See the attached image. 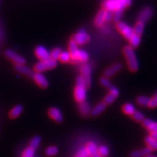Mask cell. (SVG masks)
<instances>
[{"mask_svg":"<svg viewBox=\"0 0 157 157\" xmlns=\"http://www.w3.org/2000/svg\"><path fill=\"white\" fill-rule=\"evenodd\" d=\"M150 98L145 95H140L137 98V103L141 106H148Z\"/></svg>","mask_w":157,"mask_h":157,"instance_id":"obj_28","label":"cell"},{"mask_svg":"<svg viewBox=\"0 0 157 157\" xmlns=\"http://www.w3.org/2000/svg\"><path fill=\"white\" fill-rule=\"evenodd\" d=\"M48 115L51 119H52L57 122H61L63 120V116L60 109L58 108H50L48 111Z\"/></svg>","mask_w":157,"mask_h":157,"instance_id":"obj_13","label":"cell"},{"mask_svg":"<svg viewBox=\"0 0 157 157\" xmlns=\"http://www.w3.org/2000/svg\"><path fill=\"white\" fill-rule=\"evenodd\" d=\"M148 107L151 109H155L157 107V93L151 98H150Z\"/></svg>","mask_w":157,"mask_h":157,"instance_id":"obj_38","label":"cell"},{"mask_svg":"<svg viewBox=\"0 0 157 157\" xmlns=\"http://www.w3.org/2000/svg\"><path fill=\"white\" fill-rule=\"evenodd\" d=\"M109 154V149L107 146H101L98 148V154L102 157H106Z\"/></svg>","mask_w":157,"mask_h":157,"instance_id":"obj_34","label":"cell"},{"mask_svg":"<svg viewBox=\"0 0 157 157\" xmlns=\"http://www.w3.org/2000/svg\"><path fill=\"white\" fill-rule=\"evenodd\" d=\"M124 5L125 7H129V6L131 5V4H132V0H122Z\"/></svg>","mask_w":157,"mask_h":157,"instance_id":"obj_43","label":"cell"},{"mask_svg":"<svg viewBox=\"0 0 157 157\" xmlns=\"http://www.w3.org/2000/svg\"><path fill=\"white\" fill-rule=\"evenodd\" d=\"M146 157H157V156H156V155L150 154V155H148V156H146Z\"/></svg>","mask_w":157,"mask_h":157,"instance_id":"obj_46","label":"cell"},{"mask_svg":"<svg viewBox=\"0 0 157 157\" xmlns=\"http://www.w3.org/2000/svg\"><path fill=\"white\" fill-rule=\"evenodd\" d=\"M58 63L57 60H53L52 58H49L45 60H40L38 63H36L34 66V70L37 73H42L45 71L53 69L57 66Z\"/></svg>","mask_w":157,"mask_h":157,"instance_id":"obj_3","label":"cell"},{"mask_svg":"<svg viewBox=\"0 0 157 157\" xmlns=\"http://www.w3.org/2000/svg\"><path fill=\"white\" fill-rule=\"evenodd\" d=\"M103 7L105 10L114 13L117 10H124L125 6L122 0H105L103 4Z\"/></svg>","mask_w":157,"mask_h":157,"instance_id":"obj_4","label":"cell"},{"mask_svg":"<svg viewBox=\"0 0 157 157\" xmlns=\"http://www.w3.org/2000/svg\"><path fill=\"white\" fill-rule=\"evenodd\" d=\"M122 111L125 114L132 116L136 110H135V108L133 104L130 103H127L123 105Z\"/></svg>","mask_w":157,"mask_h":157,"instance_id":"obj_25","label":"cell"},{"mask_svg":"<svg viewBox=\"0 0 157 157\" xmlns=\"http://www.w3.org/2000/svg\"><path fill=\"white\" fill-rule=\"evenodd\" d=\"M34 154L35 150L30 148V147H28L22 152L21 157H34Z\"/></svg>","mask_w":157,"mask_h":157,"instance_id":"obj_35","label":"cell"},{"mask_svg":"<svg viewBox=\"0 0 157 157\" xmlns=\"http://www.w3.org/2000/svg\"><path fill=\"white\" fill-rule=\"evenodd\" d=\"M105 10L102 9L98 13V14L96 15L95 21H94V23H95V25L98 27H101L103 26L104 24H105Z\"/></svg>","mask_w":157,"mask_h":157,"instance_id":"obj_16","label":"cell"},{"mask_svg":"<svg viewBox=\"0 0 157 157\" xmlns=\"http://www.w3.org/2000/svg\"><path fill=\"white\" fill-rule=\"evenodd\" d=\"M143 127H146L148 131L151 132H157V121H154L151 120L149 119H145L142 121Z\"/></svg>","mask_w":157,"mask_h":157,"instance_id":"obj_18","label":"cell"},{"mask_svg":"<svg viewBox=\"0 0 157 157\" xmlns=\"http://www.w3.org/2000/svg\"><path fill=\"white\" fill-rule=\"evenodd\" d=\"M85 148L87 149L88 154H89L90 156H94L95 155L98 154V147L97 145L94 142H89L86 145Z\"/></svg>","mask_w":157,"mask_h":157,"instance_id":"obj_22","label":"cell"},{"mask_svg":"<svg viewBox=\"0 0 157 157\" xmlns=\"http://www.w3.org/2000/svg\"><path fill=\"white\" fill-rule=\"evenodd\" d=\"M152 151H153L151 150V149L150 148H148V146L146 147V148H144L140 151L141 154H142V156H145V157L148 156V155L151 154Z\"/></svg>","mask_w":157,"mask_h":157,"instance_id":"obj_40","label":"cell"},{"mask_svg":"<svg viewBox=\"0 0 157 157\" xmlns=\"http://www.w3.org/2000/svg\"><path fill=\"white\" fill-rule=\"evenodd\" d=\"M101 31H103V33H105V34H107L108 32H109V28H108V27H105V26H102L101 27Z\"/></svg>","mask_w":157,"mask_h":157,"instance_id":"obj_45","label":"cell"},{"mask_svg":"<svg viewBox=\"0 0 157 157\" xmlns=\"http://www.w3.org/2000/svg\"><path fill=\"white\" fill-rule=\"evenodd\" d=\"M35 54L40 60H45L50 58V52L43 46H38L35 49Z\"/></svg>","mask_w":157,"mask_h":157,"instance_id":"obj_11","label":"cell"},{"mask_svg":"<svg viewBox=\"0 0 157 157\" xmlns=\"http://www.w3.org/2000/svg\"><path fill=\"white\" fill-rule=\"evenodd\" d=\"M131 157H141L142 156V154H141L140 151H132L130 154Z\"/></svg>","mask_w":157,"mask_h":157,"instance_id":"obj_42","label":"cell"},{"mask_svg":"<svg viewBox=\"0 0 157 157\" xmlns=\"http://www.w3.org/2000/svg\"><path fill=\"white\" fill-rule=\"evenodd\" d=\"M145 29V23H143L140 21H137L136 24L135 25L134 28H133V31H134V34L138 35V36H141L143 34Z\"/></svg>","mask_w":157,"mask_h":157,"instance_id":"obj_24","label":"cell"},{"mask_svg":"<svg viewBox=\"0 0 157 157\" xmlns=\"http://www.w3.org/2000/svg\"><path fill=\"white\" fill-rule=\"evenodd\" d=\"M140 41H141V36L134 34L132 36H131V38L129 39V46L132 47L133 49L136 48L139 46V45H140Z\"/></svg>","mask_w":157,"mask_h":157,"instance_id":"obj_23","label":"cell"},{"mask_svg":"<svg viewBox=\"0 0 157 157\" xmlns=\"http://www.w3.org/2000/svg\"><path fill=\"white\" fill-rule=\"evenodd\" d=\"M80 74L82 77L84 78L86 82L87 88H89L91 85L92 82V68L91 66L88 63H84L80 68Z\"/></svg>","mask_w":157,"mask_h":157,"instance_id":"obj_7","label":"cell"},{"mask_svg":"<svg viewBox=\"0 0 157 157\" xmlns=\"http://www.w3.org/2000/svg\"><path fill=\"white\" fill-rule=\"evenodd\" d=\"M62 52V50L60 48H55L52 50V51H51L50 52V58L53 59V60H58L59 58H60V54H61Z\"/></svg>","mask_w":157,"mask_h":157,"instance_id":"obj_33","label":"cell"},{"mask_svg":"<svg viewBox=\"0 0 157 157\" xmlns=\"http://www.w3.org/2000/svg\"><path fill=\"white\" fill-rule=\"evenodd\" d=\"M117 30L123 35V36L125 39H129L131 38V36L134 34V31H133V28L130 26V25H127L125 22L123 21H119V22L117 23Z\"/></svg>","mask_w":157,"mask_h":157,"instance_id":"obj_6","label":"cell"},{"mask_svg":"<svg viewBox=\"0 0 157 157\" xmlns=\"http://www.w3.org/2000/svg\"><path fill=\"white\" fill-rule=\"evenodd\" d=\"M146 143L147 144V146L150 148L152 151L157 150V140H154L153 137H151L150 135L147 136L145 139Z\"/></svg>","mask_w":157,"mask_h":157,"instance_id":"obj_26","label":"cell"},{"mask_svg":"<svg viewBox=\"0 0 157 157\" xmlns=\"http://www.w3.org/2000/svg\"><path fill=\"white\" fill-rule=\"evenodd\" d=\"M119 95V90H118V88L115 87V86L111 85L109 88V93L107 94V95L104 98L103 102L106 105H110V104H111L115 101V100L117 99Z\"/></svg>","mask_w":157,"mask_h":157,"instance_id":"obj_8","label":"cell"},{"mask_svg":"<svg viewBox=\"0 0 157 157\" xmlns=\"http://www.w3.org/2000/svg\"><path fill=\"white\" fill-rule=\"evenodd\" d=\"M113 19V13L109 11H105V23L109 22L111 21V20Z\"/></svg>","mask_w":157,"mask_h":157,"instance_id":"obj_41","label":"cell"},{"mask_svg":"<svg viewBox=\"0 0 157 157\" xmlns=\"http://www.w3.org/2000/svg\"><path fill=\"white\" fill-rule=\"evenodd\" d=\"M15 69L20 73L25 74V75L30 76V77L33 78L34 76V72L32 70H31L30 68L25 66L24 65H16L15 66Z\"/></svg>","mask_w":157,"mask_h":157,"instance_id":"obj_20","label":"cell"},{"mask_svg":"<svg viewBox=\"0 0 157 157\" xmlns=\"http://www.w3.org/2000/svg\"><path fill=\"white\" fill-rule=\"evenodd\" d=\"M23 108L22 105H15L14 108L11 109V111H10L9 116L11 119H16L23 112Z\"/></svg>","mask_w":157,"mask_h":157,"instance_id":"obj_21","label":"cell"},{"mask_svg":"<svg viewBox=\"0 0 157 157\" xmlns=\"http://www.w3.org/2000/svg\"><path fill=\"white\" fill-rule=\"evenodd\" d=\"M93 157H102V156H100L99 154H96V155H95V156H93Z\"/></svg>","mask_w":157,"mask_h":157,"instance_id":"obj_47","label":"cell"},{"mask_svg":"<svg viewBox=\"0 0 157 157\" xmlns=\"http://www.w3.org/2000/svg\"><path fill=\"white\" fill-rule=\"evenodd\" d=\"M78 111H79L80 113L82 115L84 116V117H87L91 112V107H90V103L87 101L82 102L78 104Z\"/></svg>","mask_w":157,"mask_h":157,"instance_id":"obj_17","label":"cell"},{"mask_svg":"<svg viewBox=\"0 0 157 157\" xmlns=\"http://www.w3.org/2000/svg\"><path fill=\"white\" fill-rule=\"evenodd\" d=\"M131 117H132V119H134L135 121H137V122H142V121L145 119L144 115L138 111H135L134 113H133Z\"/></svg>","mask_w":157,"mask_h":157,"instance_id":"obj_32","label":"cell"},{"mask_svg":"<svg viewBox=\"0 0 157 157\" xmlns=\"http://www.w3.org/2000/svg\"><path fill=\"white\" fill-rule=\"evenodd\" d=\"M100 83H101V84L103 86V87L108 88V89L112 85L111 83V82H110L109 78L105 77V76H103V77L101 78V79H100Z\"/></svg>","mask_w":157,"mask_h":157,"instance_id":"obj_36","label":"cell"},{"mask_svg":"<svg viewBox=\"0 0 157 157\" xmlns=\"http://www.w3.org/2000/svg\"><path fill=\"white\" fill-rule=\"evenodd\" d=\"M153 15V10L151 7H145L144 9L142 10V11L140 12V15L138 16V21H140L143 23H146L148 22L149 20L151 19V17Z\"/></svg>","mask_w":157,"mask_h":157,"instance_id":"obj_12","label":"cell"},{"mask_svg":"<svg viewBox=\"0 0 157 157\" xmlns=\"http://www.w3.org/2000/svg\"><path fill=\"white\" fill-rule=\"evenodd\" d=\"M78 50V48L77 44H76L73 39H71L69 43H68V52H70L71 58L76 54V52H77Z\"/></svg>","mask_w":157,"mask_h":157,"instance_id":"obj_27","label":"cell"},{"mask_svg":"<svg viewBox=\"0 0 157 157\" xmlns=\"http://www.w3.org/2000/svg\"><path fill=\"white\" fill-rule=\"evenodd\" d=\"M59 60H60V62L64 63L70 62L71 60V56L70 52L68 51H62Z\"/></svg>","mask_w":157,"mask_h":157,"instance_id":"obj_30","label":"cell"},{"mask_svg":"<svg viewBox=\"0 0 157 157\" xmlns=\"http://www.w3.org/2000/svg\"><path fill=\"white\" fill-rule=\"evenodd\" d=\"M58 153V147L52 146L48 147V148L45 150V154H46L47 156H54Z\"/></svg>","mask_w":157,"mask_h":157,"instance_id":"obj_31","label":"cell"},{"mask_svg":"<svg viewBox=\"0 0 157 157\" xmlns=\"http://www.w3.org/2000/svg\"><path fill=\"white\" fill-rule=\"evenodd\" d=\"M5 56L8 58L10 60L14 62L16 65H24L25 63V60L22 56H19L15 53L13 50H7L5 51Z\"/></svg>","mask_w":157,"mask_h":157,"instance_id":"obj_10","label":"cell"},{"mask_svg":"<svg viewBox=\"0 0 157 157\" xmlns=\"http://www.w3.org/2000/svg\"><path fill=\"white\" fill-rule=\"evenodd\" d=\"M150 136L153 137L154 140H157V132H150Z\"/></svg>","mask_w":157,"mask_h":157,"instance_id":"obj_44","label":"cell"},{"mask_svg":"<svg viewBox=\"0 0 157 157\" xmlns=\"http://www.w3.org/2000/svg\"><path fill=\"white\" fill-rule=\"evenodd\" d=\"M90 56L89 53L86 50H83V49H78L76 54L71 58V61L75 63V62H80L83 63H86L88 60H89Z\"/></svg>","mask_w":157,"mask_h":157,"instance_id":"obj_9","label":"cell"},{"mask_svg":"<svg viewBox=\"0 0 157 157\" xmlns=\"http://www.w3.org/2000/svg\"><path fill=\"white\" fill-rule=\"evenodd\" d=\"M123 10H117L113 13V20L116 23L121 21V18L122 17Z\"/></svg>","mask_w":157,"mask_h":157,"instance_id":"obj_37","label":"cell"},{"mask_svg":"<svg viewBox=\"0 0 157 157\" xmlns=\"http://www.w3.org/2000/svg\"><path fill=\"white\" fill-rule=\"evenodd\" d=\"M89 157H90V156H89Z\"/></svg>","mask_w":157,"mask_h":157,"instance_id":"obj_48","label":"cell"},{"mask_svg":"<svg viewBox=\"0 0 157 157\" xmlns=\"http://www.w3.org/2000/svg\"><path fill=\"white\" fill-rule=\"evenodd\" d=\"M33 78H34V81L36 82V83L38 84L41 88L45 89V88L48 87L49 86L48 80L47 79L46 77H45L42 73H37V72L36 73H35Z\"/></svg>","mask_w":157,"mask_h":157,"instance_id":"obj_14","label":"cell"},{"mask_svg":"<svg viewBox=\"0 0 157 157\" xmlns=\"http://www.w3.org/2000/svg\"><path fill=\"white\" fill-rule=\"evenodd\" d=\"M41 142H42V138H41L39 136H35L31 139L30 143H29V146L34 150H36V149L38 148L39 144H40Z\"/></svg>","mask_w":157,"mask_h":157,"instance_id":"obj_29","label":"cell"},{"mask_svg":"<svg viewBox=\"0 0 157 157\" xmlns=\"http://www.w3.org/2000/svg\"><path fill=\"white\" fill-rule=\"evenodd\" d=\"M90 155L88 154L87 149L85 148H83L80 149L79 151L77 152V154H76L75 157H89Z\"/></svg>","mask_w":157,"mask_h":157,"instance_id":"obj_39","label":"cell"},{"mask_svg":"<svg viewBox=\"0 0 157 157\" xmlns=\"http://www.w3.org/2000/svg\"><path fill=\"white\" fill-rule=\"evenodd\" d=\"M72 39L75 42L78 46H82L87 44L90 41V36L88 33L84 29H79L77 32L73 36Z\"/></svg>","mask_w":157,"mask_h":157,"instance_id":"obj_5","label":"cell"},{"mask_svg":"<svg viewBox=\"0 0 157 157\" xmlns=\"http://www.w3.org/2000/svg\"><path fill=\"white\" fill-rule=\"evenodd\" d=\"M106 104H105L104 102H101L97 105H95V107L93 108V109L91 110V113L92 116L93 117H97V116H99L101 113H102L105 111V108H106Z\"/></svg>","mask_w":157,"mask_h":157,"instance_id":"obj_19","label":"cell"},{"mask_svg":"<svg viewBox=\"0 0 157 157\" xmlns=\"http://www.w3.org/2000/svg\"><path fill=\"white\" fill-rule=\"evenodd\" d=\"M121 68H122V65L120 63H117L113 64L108 68L104 71V76H105L107 78L111 77V76H113L116 74L118 73L121 69Z\"/></svg>","mask_w":157,"mask_h":157,"instance_id":"obj_15","label":"cell"},{"mask_svg":"<svg viewBox=\"0 0 157 157\" xmlns=\"http://www.w3.org/2000/svg\"><path fill=\"white\" fill-rule=\"evenodd\" d=\"M87 84L82 76H77L76 80V87L74 88V95L76 101L78 103L86 101L87 98Z\"/></svg>","mask_w":157,"mask_h":157,"instance_id":"obj_1","label":"cell"},{"mask_svg":"<svg viewBox=\"0 0 157 157\" xmlns=\"http://www.w3.org/2000/svg\"><path fill=\"white\" fill-rule=\"evenodd\" d=\"M124 56L126 59V62L130 71L135 72L139 68V63L135 52L132 47L126 46L123 49Z\"/></svg>","mask_w":157,"mask_h":157,"instance_id":"obj_2","label":"cell"}]
</instances>
